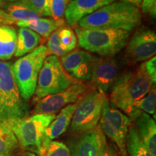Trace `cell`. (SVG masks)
<instances>
[{
    "instance_id": "cb8c5ba5",
    "label": "cell",
    "mask_w": 156,
    "mask_h": 156,
    "mask_svg": "<svg viewBox=\"0 0 156 156\" xmlns=\"http://www.w3.org/2000/svg\"><path fill=\"white\" fill-rule=\"evenodd\" d=\"M58 38L60 46L65 54L71 52L77 45V38L75 33L67 26H62L58 29Z\"/></svg>"
},
{
    "instance_id": "e575fe53",
    "label": "cell",
    "mask_w": 156,
    "mask_h": 156,
    "mask_svg": "<svg viewBox=\"0 0 156 156\" xmlns=\"http://www.w3.org/2000/svg\"><path fill=\"white\" fill-rule=\"evenodd\" d=\"M7 2L5 1V0H0V9L2 8V9H5V7H7Z\"/></svg>"
},
{
    "instance_id": "7a4b0ae2",
    "label": "cell",
    "mask_w": 156,
    "mask_h": 156,
    "mask_svg": "<svg viewBox=\"0 0 156 156\" xmlns=\"http://www.w3.org/2000/svg\"><path fill=\"white\" fill-rule=\"evenodd\" d=\"M153 85L141 65L123 72L111 88L109 102L129 116L134 111V103L145 96Z\"/></svg>"
},
{
    "instance_id": "9a60e30c",
    "label": "cell",
    "mask_w": 156,
    "mask_h": 156,
    "mask_svg": "<svg viewBox=\"0 0 156 156\" xmlns=\"http://www.w3.org/2000/svg\"><path fill=\"white\" fill-rule=\"evenodd\" d=\"M140 139L152 156H156V124L151 115L135 109L129 115Z\"/></svg>"
},
{
    "instance_id": "30bf717a",
    "label": "cell",
    "mask_w": 156,
    "mask_h": 156,
    "mask_svg": "<svg viewBox=\"0 0 156 156\" xmlns=\"http://www.w3.org/2000/svg\"><path fill=\"white\" fill-rule=\"evenodd\" d=\"M125 58L119 56L95 57L90 77V88L106 93L123 73Z\"/></svg>"
},
{
    "instance_id": "f546056e",
    "label": "cell",
    "mask_w": 156,
    "mask_h": 156,
    "mask_svg": "<svg viewBox=\"0 0 156 156\" xmlns=\"http://www.w3.org/2000/svg\"><path fill=\"white\" fill-rule=\"evenodd\" d=\"M142 67L145 70L147 75L149 76L151 80L153 81L154 84L156 82V57L153 56L147 60V61L143 62L141 64Z\"/></svg>"
},
{
    "instance_id": "ba28073f",
    "label": "cell",
    "mask_w": 156,
    "mask_h": 156,
    "mask_svg": "<svg viewBox=\"0 0 156 156\" xmlns=\"http://www.w3.org/2000/svg\"><path fill=\"white\" fill-rule=\"evenodd\" d=\"M77 80L64 70L58 56H48L39 73L33 102L36 103L43 98L62 92Z\"/></svg>"
},
{
    "instance_id": "ac0fdd59",
    "label": "cell",
    "mask_w": 156,
    "mask_h": 156,
    "mask_svg": "<svg viewBox=\"0 0 156 156\" xmlns=\"http://www.w3.org/2000/svg\"><path fill=\"white\" fill-rule=\"evenodd\" d=\"M16 24L20 28H28L34 30L39 36L48 38L52 33L64 25V20H55L52 18H38L28 21L17 22Z\"/></svg>"
},
{
    "instance_id": "603a6c76",
    "label": "cell",
    "mask_w": 156,
    "mask_h": 156,
    "mask_svg": "<svg viewBox=\"0 0 156 156\" xmlns=\"http://www.w3.org/2000/svg\"><path fill=\"white\" fill-rule=\"evenodd\" d=\"M4 11H5L16 23L28 21L40 17L33 11L17 2L7 4Z\"/></svg>"
},
{
    "instance_id": "ffe728a7",
    "label": "cell",
    "mask_w": 156,
    "mask_h": 156,
    "mask_svg": "<svg viewBox=\"0 0 156 156\" xmlns=\"http://www.w3.org/2000/svg\"><path fill=\"white\" fill-rule=\"evenodd\" d=\"M17 32L9 25H0V61H7L15 55Z\"/></svg>"
},
{
    "instance_id": "4dcf8cb0",
    "label": "cell",
    "mask_w": 156,
    "mask_h": 156,
    "mask_svg": "<svg viewBox=\"0 0 156 156\" xmlns=\"http://www.w3.org/2000/svg\"><path fill=\"white\" fill-rule=\"evenodd\" d=\"M141 8L144 13L151 16L152 18H155L156 0H142Z\"/></svg>"
},
{
    "instance_id": "5bb4252c",
    "label": "cell",
    "mask_w": 156,
    "mask_h": 156,
    "mask_svg": "<svg viewBox=\"0 0 156 156\" xmlns=\"http://www.w3.org/2000/svg\"><path fill=\"white\" fill-rule=\"evenodd\" d=\"M95 56L87 51L75 50L62 56V65L66 72L77 80L90 79Z\"/></svg>"
},
{
    "instance_id": "52a82bcc",
    "label": "cell",
    "mask_w": 156,
    "mask_h": 156,
    "mask_svg": "<svg viewBox=\"0 0 156 156\" xmlns=\"http://www.w3.org/2000/svg\"><path fill=\"white\" fill-rule=\"evenodd\" d=\"M108 100L105 93L95 89L90 90L80 99L70 123V133L78 136L96 127L105 103Z\"/></svg>"
},
{
    "instance_id": "e0dca14e",
    "label": "cell",
    "mask_w": 156,
    "mask_h": 156,
    "mask_svg": "<svg viewBox=\"0 0 156 156\" xmlns=\"http://www.w3.org/2000/svg\"><path fill=\"white\" fill-rule=\"evenodd\" d=\"M116 0H71L64 16L69 25H74L83 17L92 14Z\"/></svg>"
},
{
    "instance_id": "6da1fadb",
    "label": "cell",
    "mask_w": 156,
    "mask_h": 156,
    "mask_svg": "<svg viewBox=\"0 0 156 156\" xmlns=\"http://www.w3.org/2000/svg\"><path fill=\"white\" fill-rule=\"evenodd\" d=\"M140 8L124 2H114L78 22L80 28L119 29L131 32L141 23Z\"/></svg>"
},
{
    "instance_id": "5b68a950",
    "label": "cell",
    "mask_w": 156,
    "mask_h": 156,
    "mask_svg": "<svg viewBox=\"0 0 156 156\" xmlns=\"http://www.w3.org/2000/svg\"><path fill=\"white\" fill-rule=\"evenodd\" d=\"M55 116L54 114H34L5 124L15 134L20 147L41 156L45 132Z\"/></svg>"
},
{
    "instance_id": "f1b7e54d",
    "label": "cell",
    "mask_w": 156,
    "mask_h": 156,
    "mask_svg": "<svg viewBox=\"0 0 156 156\" xmlns=\"http://www.w3.org/2000/svg\"><path fill=\"white\" fill-rule=\"evenodd\" d=\"M58 29L51 34L48 40L46 48H47L49 54L58 57V56H63L66 54L62 51L61 46H60L58 38Z\"/></svg>"
},
{
    "instance_id": "3957f363",
    "label": "cell",
    "mask_w": 156,
    "mask_h": 156,
    "mask_svg": "<svg viewBox=\"0 0 156 156\" xmlns=\"http://www.w3.org/2000/svg\"><path fill=\"white\" fill-rule=\"evenodd\" d=\"M75 33L82 48L101 56L116 55L124 48L129 37V32L119 29L78 27Z\"/></svg>"
},
{
    "instance_id": "44dd1931",
    "label": "cell",
    "mask_w": 156,
    "mask_h": 156,
    "mask_svg": "<svg viewBox=\"0 0 156 156\" xmlns=\"http://www.w3.org/2000/svg\"><path fill=\"white\" fill-rule=\"evenodd\" d=\"M19 148L18 141L11 129L0 122V156H12Z\"/></svg>"
},
{
    "instance_id": "2e32d148",
    "label": "cell",
    "mask_w": 156,
    "mask_h": 156,
    "mask_svg": "<svg viewBox=\"0 0 156 156\" xmlns=\"http://www.w3.org/2000/svg\"><path fill=\"white\" fill-rule=\"evenodd\" d=\"M79 101L80 100L62 108L46 129L42 142V151L41 156L44 155L48 144L51 140L58 137L67 131L70 125L73 114L77 108Z\"/></svg>"
},
{
    "instance_id": "4316f807",
    "label": "cell",
    "mask_w": 156,
    "mask_h": 156,
    "mask_svg": "<svg viewBox=\"0 0 156 156\" xmlns=\"http://www.w3.org/2000/svg\"><path fill=\"white\" fill-rule=\"evenodd\" d=\"M71 0H48L51 17L55 20H64L66 9Z\"/></svg>"
},
{
    "instance_id": "83f0119b",
    "label": "cell",
    "mask_w": 156,
    "mask_h": 156,
    "mask_svg": "<svg viewBox=\"0 0 156 156\" xmlns=\"http://www.w3.org/2000/svg\"><path fill=\"white\" fill-rule=\"evenodd\" d=\"M42 156H71L67 145L59 141L51 140Z\"/></svg>"
},
{
    "instance_id": "8fae6325",
    "label": "cell",
    "mask_w": 156,
    "mask_h": 156,
    "mask_svg": "<svg viewBox=\"0 0 156 156\" xmlns=\"http://www.w3.org/2000/svg\"><path fill=\"white\" fill-rule=\"evenodd\" d=\"M90 88L82 81L77 80L62 92L48 95L38 101L36 103L33 114L56 115L65 106L79 101L88 92Z\"/></svg>"
},
{
    "instance_id": "7402d4cb",
    "label": "cell",
    "mask_w": 156,
    "mask_h": 156,
    "mask_svg": "<svg viewBox=\"0 0 156 156\" xmlns=\"http://www.w3.org/2000/svg\"><path fill=\"white\" fill-rule=\"evenodd\" d=\"M126 151L129 156H152L147 147L140 139L132 122L126 135Z\"/></svg>"
},
{
    "instance_id": "8992f818",
    "label": "cell",
    "mask_w": 156,
    "mask_h": 156,
    "mask_svg": "<svg viewBox=\"0 0 156 156\" xmlns=\"http://www.w3.org/2000/svg\"><path fill=\"white\" fill-rule=\"evenodd\" d=\"M49 55L46 46L37 47L12 64V71L21 97L28 101L34 96L39 73L46 58Z\"/></svg>"
},
{
    "instance_id": "277c9868",
    "label": "cell",
    "mask_w": 156,
    "mask_h": 156,
    "mask_svg": "<svg viewBox=\"0 0 156 156\" xmlns=\"http://www.w3.org/2000/svg\"><path fill=\"white\" fill-rule=\"evenodd\" d=\"M12 63L0 61V122L25 118L28 107L21 97L12 71Z\"/></svg>"
},
{
    "instance_id": "484cf974",
    "label": "cell",
    "mask_w": 156,
    "mask_h": 156,
    "mask_svg": "<svg viewBox=\"0 0 156 156\" xmlns=\"http://www.w3.org/2000/svg\"><path fill=\"white\" fill-rule=\"evenodd\" d=\"M16 2L27 7L39 17H51L48 0H20Z\"/></svg>"
},
{
    "instance_id": "d6986e66",
    "label": "cell",
    "mask_w": 156,
    "mask_h": 156,
    "mask_svg": "<svg viewBox=\"0 0 156 156\" xmlns=\"http://www.w3.org/2000/svg\"><path fill=\"white\" fill-rule=\"evenodd\" d=\"M41 38L28 28H20L17 34V46L15 56L22 57L38 47Z\"/></svg>"
},
{
    "instance_id": "d4e9b609",
    "label": "cell",
    "mask_w": 156,
    "mask_h": 156,
    "mask_svg": "<svg viewBox=\"0 0 156 156\" xmlns=\"http://www.w3.org/2000/svg\"><path fill=\"white\" fill-rule=\"evenodd\" d=\"M156 90L155 84L153 85L147 94L134 104V110L138 109L147 114H155Z\"/></svg>"
},
{
    "instance_id": "9c48e42d",
    "label": "cell",
    "mask_w": 156,
    "mask_h": 156,
    "mask_svg": "<svg viewBox=\"0 0 156 156\" xmlns=\"http://www.w3.org/2000/svg\"><path fill=\"white\" fill-rule=\"evenodd\" d=\"M132 121L128 116L115 107L108 100L103 108L99 126L104 135L116 145L120 156H128L126 138Z\"/></svg>"
},
{
    "instance_id": "d6a6232c",
    "label": "cell",
    "mask_w": 156,
    "mask_h": 156,
    "mask_svg": "<svg viewBox=\"0 0 156 156\" xmlns=\"http://www.w3.org/2000/svg\"><path fill=\"white\" fill-rule=\"evenodd\" d=\"M122 2H124L129 4V5H132L134 6V7H141L142 5V0H121Z\"/></svg>"
},
{
    "instance_id": "4fadbf2b",
    "label": "cell",
    "mask_w": 156,
    "mask_h": 156,
    "mask_svg": "<svg viewBox=\"0 0 156 156\" xmlns=\"http://www.w3.org/2000/svg\"><path fill=\"white\" fill-rule=\"evenodd\" d=\"M107 145L106 136L100 126L80 135L75 136L69 142L71 156H103Z\"/></svg>"
},
{
    "instance_id": "7c38bea8",
    "label": "cell",
    "mask_w": 156,
    "mask_h": 156,
    "mask_svg": "<svg viewBox=\"0 0 156 156\" xmlns=\"http://www.w3.org/2000/svg\"><path fill=\"white\" fill-rule=\"evenodd\" d=\"M126 62L136 63L147 61L156 53V34L153 30L140 28L136 30L126 43Z\"/></svg>"
},
{
    "instance_id": "836d02e7",
    "label": "cell",
    "mask_w": 156,
    "mask_h": 156,
    "mask_svg": "<svg viewBox=\"0 0 156 156\" xmlns=\"http://www.w3.org/2000/svg\"><path fill=\"white\" fill-rule=\"evenodd\" d=\"M17 156H38V155L34 153H31V152L25 151L23 152V153H20L19 155H17Z\"/></svg>"
},
{
    "instance_id": "8d00e7d4",
    "label": "cell",
    "mask_w": 156,
    "mask_h": 156,
    "mask_svg": "<svg viewBox=\"0 0 156 156\" xmlns=\"http://www.w3.org/2000/svg\"><path fill=\"white\" fill-rule=\"evenodd\" d=\"M0 25H6V24H5V23H4L2 20H0Z\"/></svg>"
},
{
    "instance_id": "d590c367",
    "label": "cell",
    "mask_w": 156,
    "mask_h": 156,
    "mask_svg": "<svg viewBox=\"0 0 156 156\" xmlns=\"http://www.w3.org/2000/svg\"><path fill=\"white\" fill-rule=\"evenodd\" d=\"M7 2H9V3H12V2H18L20 0H5Z\"/></svg>"
},
{
    "instance_id": "1f68e13d",
    "label": "cell",
    "mask_w": 156,
    "mask_h": 156,
    "mask_svg": "<svg viewBox=\"0 0 156 156\" xmlns=\"http://www.w3.org/2000/svg\"><path fill=\"white\" fill-rule=\"evenodd\" d=\"M103 156H120L118 149L113 142L107 144Z\"/></svg>"
}]
</instances>
